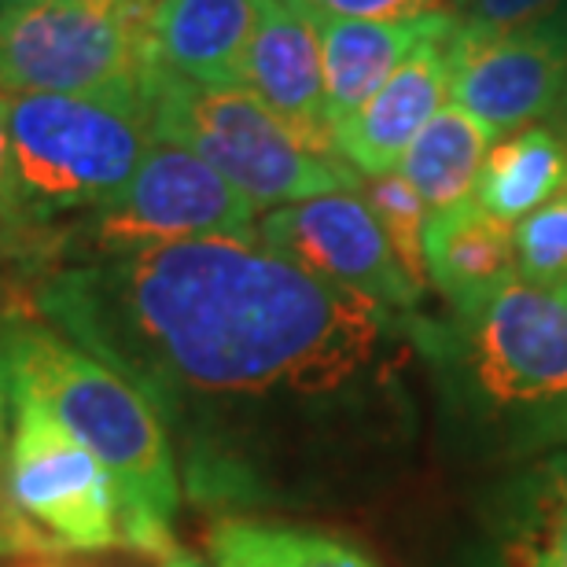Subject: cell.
<instances>
[{"mask_svg":"<svg viewBox=\"0 0 567 567\" xmlns=\"http://www.w3.org/2000/svg\"><path fill=\"white\" fill-rule=\"evenodd\" d=\"M30 310L155 405L203 505L388 486L421 439L424 317L302 274L258 236L55 262Z\"/></svg>","mask_w":567,"mask_h":567,"instance_id":"cell-1","label":"cell"},{"mask_svg":"<svg viewBox=\"0 0 567 567\" xmlns=\"http://www.w3.org/2000/svg\"><path fill=\"white\" fill-rule=\"evenodd\" d=\"M424 361L450 446L516 464L567 446V299L516 277L491 299L424 317Z\"/></svg>","mask_w":567,"mask_h":567,"instance_id":"cell-2","label":"cell"},{"mask_svg":"<svg viewBox=\"0 0 567 567\" xmlns=\"http://www.w3.org/2000/svg\"><path fill=\"white\" fill-rule=\"evenodd\" d=\"M0 361L8 391L41 399L107 468L118 494L122 546L144 557H169L177 549L181 468L155 405L107 361L33 313L8 310L0 317Z\"/></svg>","mask_w":567,"mask_h":567,"instance_id":"cell-3","label":"cell"},{"mask_svg":"<svg viewBox=\"0 0 567 567\" xmlns=\"http://www.w3.org/2000/svg\"><path fill=\"white\" fill-rule=\"evenodd\" d=\"M152 137L181 144L210 163L255 210H277L328 192H361V174L321 158L291 137L247 89L203 85L152 63L144 78Z\"/></svg>","mask_w":567,"mask_h":567,"instance_id":"cell-4","label":"cell"},{"mask_svg":"<svg viewBox=\"0 0 567 567\" xmlns=\"http://www.w3.org/2000/svg\"><path fill=\"white\" fill-rule=\"evenodd\" d=\"M8 133L22 214L38 233L111 203L152 147L147 104L126 96H11Z\"/></svg>","mask_w":567,"mask_h":567,"instance_id":"cell-5","label":"cell"},{"mask_svg":"<svg viewBox=\"0 0 567 567\" xmlns=\"http://www.w3.org/2000/svg\"><path fill=\"white\" fill-rule=\"evenodd\" d=\"M147 8L126 0H38L0 11V89L144 100Z\"/></svg>","mask_w":567,"mask_h":567,"instance_id":"cell-6","label":"cell"},{"mask_svg":"<svg viewBox=\"0 0 567 567\" xmlns=\"http://www.w3.org/2000/svg\"><path fill=\"white\" fill-rule=\"evenodd\" d=\"M8 502L27 557L122 546L118 494L107 468L41 399L8 391Z\"/></svg>","mask_w":567,"mask_h":567,"instance_id":"cell-7","label":"cell"},{"mask_svg":"<svg viewBox=\"0 0 567 567\" xmlns=\"http://www.w3.org/2000/svg\"><path fill=\"white\" fill-rule=\"evenodd\" d=\"M207 236L255 240L251 199L240 196L196 152L155 141L130 185L100 210L85 214L66 236H55L52 251L60 262H74Z\"/></svg>","mask_w":567,"mask_h":567,"instance_id":"cell-8","label":"cell"},{"mask_svg":"<svg viewBox=\"0 0 567 567\" xmlns=\"http://www.w3.org/2000/svg\"><path fill=\"white\" fill-rule=\"evenodd\" d=\"M258 240L302 274L388 310L416 313V302L424 299L405 277L377 214L358 192H328V196L284 203L258 221Z\"/></svg>","mask_w":567,"mask_h":567,"instance_id":"cell-9","label":"cell"},{"mask_svg":"<svg viewBox=\"0 0 567 567\" xmlns=\"http://www.w3.org/2000/svg\"><path fill=\"white\" fill-rule=\"evenodd\" d=\"M450 96L494 137L553 115L567 93V41L557 22L486 33L457 22L450 38Z\"/></svg>","mask_w":567,"mask_h":567,"instance_id":"cell-10","label":"cell"},{"mask_svg":"<svg viewBox=\"0 0 567 567\" xmlns=\"http://www.w3.org/2000/svg\"><path fill=\"white\" fill-rule=\"evenodd\" d=\"M240 89H247L306 152L339 158L324 111L321 41L306 11L291 8L288 0H269L244 52Z\"/></svg>","mask_w":567,"mask_h":567,"instance_id":"cell-11","label":"cell"},{"mask_svg":"<svg viewBox=\"0 0 567 567\" xmlns=\"http://www.w3.org/2000/svg\"><path fill=\"white\" fill-rule=\"evenodd\" d=\"M450 38H431L388 78V85L336 126V155L365 177L394 174L405 147L450 93Z\"/></svg>","mask_w":567,"mask_h":567,"instance_id":"cell-12","label":"cell"},{"mask_svg":"<svg viewBox=\"0 0 567 567\" xmlns=\"http://www.w3.org/2000/svg\"><path fill=\"white\" fill-rule=\"evenodd\" d=\"M321 41L324 71V111L332 122H347L388 85V78L431 38L457 30V16H424L405 22H365V19H324L310 16Z\"/></svg>","mask_w":567,"mask_h":567,"instance_id":"cell-13","label":"cell"},{"mask_svg":"<svg viewBox=\"0 0 567 567\" xmlns=\"http://www.w3.org/2000/svg\"><path fill=\"white\" fill-rule=\"evenodd\" d=\"M269 0H155L147 52L155 63L203 85L240 89L244 52Z\"/></svg>","mask_w":567,"mask_h":567,"instance_id":"cell-14","label":"cell"},{"mask_svg":"<svg viewBox=\"0 0 567 567\" xmlns=\"http://www.w3.org/2000/svg\"><path fill=\"white\" fill-rule=\"evenodd\" d=\"M424 258L431 284L442 291L453 313L486 302L494 291L519 277L513 221L494 218L475 199L431 214Z\"/></svg>","mask_w":567,"mask_h":567,"instance_id":"cell-15","label":"cell"},{"mask_svg":"<svg viewBox=\"0 0 567 567\" xmlns=\"http://www.w3.org/2000/svg\"><path fill=\"white\" fill-rule=\"evenodd\" d=\"M491 567H567V453L538 457L491 516Z\"/></svg>","mask_w":567,"mask_h":567,"instance_id":"cell-16","label":"cell"},{"mask_svg":"<svg viewBox=\"0 0 567 567\" xmlns=\"http://www.w3.org/2000/svg\"><path fill=\"white\" fill-rule=\"evenodd\" d=\"M494 141V133L464 107H439L435 118L405 147L399 174L435 214L461 207V203L475 199V185H480Z\"/></svg>","mask_w":567,"mask_h":567,"instance_id":"cell-17","label":"cell"},{"mask_svg":"<svg viewBox=\"0 0 567 567\" xmlns=\"http://www.w3.org/2000/svg\"><path fill=\"white\" fill-rule=\"evenodd\" d=\"M567 185V141L549 126H527L491 147L475 203L494 218L516 221L546 207Z\"/></svg>","mask_w":567,"mask_h":567,"instance_id":"cell-18","label":"cell"},{"mask_svg":"<svg viewBox=\"0 0 567 567\" xmlns=\"http://www.w3.org/2000/svg\"><path fill=\"white\" fill-rule=\"evenodd\" d=\"M214 567H377L328 530L225 516L207 530Z\"/></svg>","mask_w":567,"mask_h":567,"instance_id":"cell-19","label":"cell"},{"mask_svg":"<svg viewBox=\"0 0 567 567\" xmlns=\"http://www.w3.org/2000/svg\"><path fill=\"white\" fill-rule=\"evenodd\" d=\"M361 199L377 214L383 236H388L394 258L413 280V288L427 295V258H424V233H427V203L416 196V188L399 169L383 177H369L361 185Z\"/></svg>","mask_w":567,"mask_h":567,"instance_id":"cell-20","label":"cell"},{"mask_svg":"<svg viewBox=\"0 0 567 567\" xmlns=\"http://www.w3.org/2000/svg\"><path fill=\"white\" fill-rule=\"evenodd\" d=\"M519 277L538 288H567V192L527 214L516 229Z\"/></svg>","mask_w":567,"mask_h":567,"instance_id":"cell-21","label":"cell"},{"mask_svg":"<svg viewBox=\"0 0 567 567\" xmlns=\"http://www.w3.org/2000/svg\"><path fill=\"white\" fill-rule=\"evenodd\" d=\"M306 16L324 19H365V22H405L424 16H453L468 0H288Z\"/></svg>","mask_w":567,"mask_h":567,"instance_id":"cell-22","label":"cell"},{"mask_svg":"<svg viewBox=\"0 0 567 567\" xmlns=\"http://www.w3.org/2000/svg\"><path fill=\"white\" fill-rule=\"evenodd\" d=\"M41 233L22 214L16 188V163H11V133H8V100L0 96V258L30 255Z\"/></svg>","mask_w":567,"mask_h":567,"instance_id":"cell-23","label":"cell"},{"mask_svg":"<svg viewBox=\"0 0 567 567\" xmlns=\"http://www.w3.org/2000/svg\"><path fill=\"white\" fill-rule=\"evenodd\" d=\"M567 0H468L464 4V27L486 33H513L527 27L553 22Z\"/></svg>","mask_w":567,"mask_h":567,"instance_id":"cell-24","label":"cell"},{"mask_svg":"<svg viewBox=\"0 0 567 567\" xmlns=\"http://www.w3.org/2000/svg\"><path fill=\"white\" fill-rule=\"evenodd\" d=\"M8 377H4V361H0V557H27V542L16 524L8 502Z\"/></svg>","mask_w":567,"mask_h":567,"instance_id":"cell-25","label":"cell"},{"mask_svg":"<svg viewBox=\"0 0 567 567\" xmlns=\"http://www.w3.org/2000/svg\"><path fill=\"white\" fill-rule=\"evenodd\" d=\"M158 567H207L199 557H192V553H185V549H174L169 557H163L158 560Z\"/></svg>","mask_w":567,"mask_h":567,"instance_id":"cell-26","label":"cell"},{"mask_svg":"<svg viewBox=\"0 0 567 567\" xmlns=\"http://www.w3.org/2000/svg\"><path fill=\"white\" fill-rule=\"evenodd\" d=\"M38 0H0V11H16V8H30Z\"/></svg>","mask_w":567,"mask_h":567,"instance_id":"cell-27","label":"cell"},{"mask_svg":"<svg viewBox=\"0 0 567 567\" xmlns=\"http://www.w3.org/2000/svg\"><path fill=\"white\" fill-rule=\"evenodd\" d=\"M553 22H557V30L564 33V41H567V4H564V11H560V16L553 19Z\"/></svg>","mask_w":567,"mask_h":567,"instance_id":"cell-28","label":"cell"},{"mask_svg":"<svg viewBox=\"0 0 567 567\" xmlns=\"http://www.w3.org/2000/svg\"><path fill=\"white\" fill-rule=\"evenodd\" d=\"M560 111H564V141H567V93H564V100H560Z\"/></svg>","mask_w":567,"mask_h":567,"instance_id":"cell-29","label":"cell"},{"mask_svg":"<svg viewBox=\"0 0 567 567\" xmlns=\"http://www.w3.org/2000/svg\"><path fill=\"white\" fill-rule=\"evenodd\" d=\"M560 295H564V299H567V288H560Z\"/></svg>","mask_w":567,"mask_h":567,"instance_id":"cell-30","label":"cell"}]
</instances>
